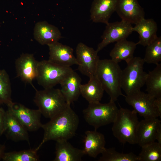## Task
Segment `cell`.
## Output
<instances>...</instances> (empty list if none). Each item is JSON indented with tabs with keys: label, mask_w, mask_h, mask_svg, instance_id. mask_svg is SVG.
Listing matches in <instances>:
<instances>
[{
	"label": "cell",
	"mask_w": 161,
	"mask_h": 161,
	"mask_svg": "<svg viewBox=\"0 0 161 161\" xmlns=\"http://www.w3.org/2000/svg\"><path fill=\"white\" fill-rule=\"evenodd\" d=\"M48 46L49 50L48 60L50 61L65 67L77 65L73 49L71 47L58 42Z\"/></svg>",
	"instance_id": "obj_14"
},
{
	"label": "cell",
	"mask_w": 161,
	"mask_h": 161,
	"mask_svg": "<svg viewBox=\"0 0 161 161\" xmlns=\"http://www.w3.org/2000/svg\"><path fill=\"white\" fill-rule=\"evenodd\" d=\"M144 63L143 58L134 57L122 70L121 87L126 95L141 90L145 84L147 73L143 70Z\"/></svg>",
	"instance_id": "obj_5"
},
{
	"label": "cell",
	"mask_w": 161,
	"mask_h": 161,
	"mask_svg": "<svg viewBox=\"0 0 161 161\" xmlns=\"http://www.w3.org/2000/svg\"><path fill=\"white\" fill-rule=\"evenodd\" d=\"M118 110L114 102L110 101L105 103L99 102L89 103L83 113L86 121L97 130L101 126L113 123Z\"/></svg>",
	"instance_id": "obj_6"
},
{
	"label": "cell",
	"mask_w": 161,
	"mask_h": 161,
	"mask_svg": "<svg viewBox=\"0 0 161 161\" xmlns=\"http://www.w3.org/2000/svg\"><path fill=\"white\" fill-rule=\"evenodd\" d=\"M36 148L19 151L5 152L1 160L3 161H38L39 159Z\"/></svg>",
	"instance_id": "obj_26"
},
{
	"label": "cell",
	"mask_w": 161,
	"mask_h": 161,
	"mask_svg": "<svg viewBox=\"0 0 161 161\" xmlns=\"http://www.w3.org/2000/svg\"><path fill=\"white\" fill-rule=\"evenodd\" d=\"M154 104L159 114V116L161 117V97L155 98Z\"/></svg>",
	"instance_id": "obj_32"
},
{
	"label": "cell",
	"mask_w": 161,
	"mask_h": 161,
	"mask_svg": "<svg viewBox=\"0 0 161 161\" xmlns=\"http://www.w3.org/2000/svg\"><path fill=\"white\" fill-rule=\"evenodd\" d=\"M161 125L157 118H144L139 121L137 131V144L142 147L155 141L156 134Z\"/></svg>",
	"instance_id": "obj_17"
},
{
	"label": "cell",
	"mask_w": 161,
	"mask_h": 161,
	"mask_svg": "<svg viewBox=\"0 0 161 161\" xmlns=\"http://www.w3.org/2000/svg\"><path fill=\"white\" fill-rule=\"evenodd\" d=\"M73 70L70 67L61 66L48 60L38 61L36 79L44 89L53 88L60 84Z\"/></svg>",
	"instance_id": "obj_7"
},
{
	"label": "cell",
	"mask_w": 161,
	"mask_h": 161,
	"mask_svg": "<svg viewBox=\"0 0 161 161\" xmlns=\"http://www.w3.org/2000/svg\"><path fill=\"white\" fill-rule=\"evenodd\" d=\"M4 133L7 137L13 141H26L30 144L28 131L8 108L6 111Z\"/></svg>",
	"instance_id": "obj_18"
},
{
	"label": "cell",
	"mask_w": 161,
	"mask_h": 161,
	"mask_svg": "<svg viewBox=\"0 0 161 161\" xmlns=\"http://www.w3.org/2000/svg\"><path fill=\"white\" fill-rule=\"evenodd\" d=\"M143 59L145 62L156 65L161 61V37H157L152 43L146 46Z\"/></svg>",
	"instance_id": "obj_30"
},
{
	"label": "cell",
	"mask_w": 161,
	"mask_h": 161,
	"mask_svg": "<svg viewBox=\"0 0 161 161\" xmlns=\"http://www.w3.org/2000/svg\"><path fill=\"white\" fill-rule=\"evenodd\" d=\"M34 35L39 44L47 45L58 42L61 37V33L57 27L45 21L36 24Z\"/></svg>",
	"instance_id": "obj_16"
},
{
	"label": "cell",
	"mask_w": 161,
	"mask_h": 161,
	"mask_svg": "<svg viewBox=\"0 0 161 161\" xmlns=\"http://www.w3.org/2000/svg\"><path fill=\"white\" fill-rule=\"evenodd\" d=\"M83 151L85 154L93 158L101 154L105 148L106 141L103 134L95 130L85 132Z\"/></svg>",
	"instance_id": "obj_22"
},
{
	"label": "cell",
	"mask_w": 161,
	"mask_h": 161,
	"mask_svg": "<svg viewBox=\"0 0 161 161\" xmlns=\"http://www.w3.org/2000/svg\"><path fill=\"white\" fill-rule=\"evenodd\" d=\"M89 78L87 83L81 85L80 95L89 103L99 102L103 97L104 89L95 75Z\"/></svg>",
	"instance_id": "obj_24"
},
{
	"label": "cell",
	"mask_w": 161,
	"mask_h": 161,
	"mask_svg": "<svg viewBox=\"0 0 161 161\" xmlns=\"http://www.w3.org/2000/svg\"><path fill=\"white\" fill-rule=\"evenodd\" d=\"M6 111L0 107V136L4 133L5 128Z\"/></svg>",
	"instance_id": "obj_31"
},
{
	"label": "cell",
	"mask_w": 161,
	"mask_h": 161,
	"mask_svg": "<svg viewBox=\"0 0 161 161\" xmlns=\"http://www.w3.org/2000/svg\"><path fill=\"white\" fill-rule=\"evenodd\" d=\"M101 154L99 161H139L138 156L133 153H120L113 148H105Z\"/></svg>",
	"instance_id": "obj_29"
},
{
	"label": "cell",
	"mask_w": 161,
	"mask_h": 161,
	"mask_svg": "<svg viewBox=\"0 0 161 161\" xmlns=\"http://www.w3.org/2000/svg\"><path fill=\"white\" fill-rule=\"evenodd\" d=\"M146 91L154 98L161 97V64L156 65L154 69L147 73L145 83Z\"/></svg>",
	"instance_id": "obj_25"
},
{
	"label": "cell",
	"mask_w": 161,
	"mask_h": 161,
	"mask_svg": "<svg viewBox=\"0 0 161 161\" xmlns=\"http://www.w3.org/2000/svg\"><path fill=\"white\" fill-rule=\"evenodd\" d=\"M38 62L32 54L23 53L15 62L17 76L23 81L30 84L35 89L32 81L37 76Z\"/></svg>",
	"instance_id": "obj_13"
},
{
	"label": "cell",
	"mask_w": 161,
	"mask_h": 161,
	"mask_svg": "<svg viewBox=\"0 0 161 161\" xmlns=\"http://www.w3.org/2000/svg\"><path fill=\"white\" fill-rule=\"evenodd\" d=\"M81 80L79 75L73 70L60 83V90L68 103L71 104L78 99Z\"/></svg>",
	"instance_id": "obj_19"
},
{
	"label": "cell",
	"mask_w": 161,
	"mask_h": 161,
	"mask_svg": "<svg viewBox=\"0 0 161 161\" xmlns=\"http://www.w3.org/2000/svg\"><path fill=\"white\" fill-rule=\"evenodd\" d=\"M75 51L78 69L89 78L95 75L100 60L96 50L80 42L77 45Z\"/></svg>",
	"instance_id": "obj_8"
},
{
	"label": "cell",
	"mask_w": 161,
	"mask_h": 161,
	"mask_svg": "<svg viewBox=\"0 0 161 161\" xmlns=\"http://www.w3.org/2000/svg\"><path fill=\"white\" fill-rule=\"evenodd\" d=\"M68 104L62 112L51 118L49 121L43 124L44 131L41 142L36 148L38 150L45 142L49 140H67L73 137L79 123L78 115Z\"/></svg>",
	"instance_id": "obj_1"
},
{
	"label": "cell",
	"mask_w": 161,
	"mask_h": 161,
	"mask_svg": "<svg viewBox=\"0 0 161 161\" xmlns=\"http://www.w3.org/2000/svg\"><path fill=\"white\" fill-rule=\"evenodd\" d=\"M5 145L0 144V160H1L3 155L5 152Z\"/></svg>",
	"instance_id": "obj_34"
},
{
	"label": "cell",
	"mask_w": 161,
	"mask_h": 161,
	"mask_svg": "<svg viewBox=\"0 0 161 161\" xmlns=\"http://www.w3.org/2000/svg\"><path fill=\"white\" fill-rule=\"evenodd\" d=\"M137 45V43L128 41L126 39L117 42L109 53L111 59L118 63L122 61L128 62L134 57Z\"/></svg>",
	"instance_id": "obj_23"
},
{
	"label": "cell",
	"mask_w": 161,
	"mask_h": 161,
	"mask_svg": "<svg viewBox=\"0 0 161 161\" xmlns=\"http://www.w3.org/2000/svg\"><path fill=\"white\" fill-rule=\"evenodd\" d=\"M141 151L138 157L139 161H160L161 145L153 142L142 147Z\"/></svg>",
	"instance_id": "obj_28"
},
{
	"label": "cell",
	"mask_w": 161,
	"mask_h": 161,
	"mask_svg": "<svg viewBox=\"0 0 161 161\" xmlns=\"http://www.w3.org/2000/svg\"><path fill=\"white\" fill-rule=\"evenodd\" d=\"M36 92L34 102L44 117L50 119L64 110L68 104L60 89H44Z\"/></svg>",
	"instance_id": "obj_4"
},
{
	"label": "cell",
	"mask_w": 161,
	"mask_h": 161,
	"mask_svg": "<svg viewBox=\"0 0 161 161\" xmlns=\"http://www.w3.org/2000/svg\"><path fill=\"white\" fill-rule=\"evenodd\" d=\"M118 64L111 59H100L95 75L109 95L110 101L114 102L120 96H125L122 92V70Z\"/></svg>",
	"instance_id": "obj_2"
},
{
	"label": "cell",
	"mask_w": 161,
	"mask_h": 161,
	"mask_svg": "<svg viewBox=\"0 0 161 161\" xmlns=\"http://www.w3.org/2000/svg\"><path fill=\"white\" fill-rule=\"evenodd\" d=\"M125 97L126 102L144 118L159 117L154 104L155 98L147 93L140 90Z\"/></svg>",
	"instance_id": "obj_9"
},
{
	"label": "cell",
	"mask_w": 161,
	"mask_h": 161,
	"mask_svg": "<svg viewBox=\"0 0 161 161\" xmlns=\"http://www.w3.org/2000/svg\"><path fill=\"white\" fill-rule=\"evenodd\" d=\"M11 92L9 76L4 69H0V104H5L7 107L13 104Z\"/></svg>",
	"instance_id": "obj_27"
},
{
	"label": "cell",
	"mask_w": 161,
	"mask_h": 161,
	"mask_svg": "<svg viewBox=\"0 0 161 161\" xmlns=\"http://www.w3.org/2000/svg\"><path fill=\"white\" fill-rule=\"evenodd\" d=\"M133 27V31L137 32L139 35V41L137 43L144 47L153 41L157 37V25L152 18L143 19Z\"/></svg>",
	"instance_id": "obj_20"
},
{
	"label": "cell",
	"mask_w": 161,
	"mask_h": 161,
	"mask_svg": "<svg viewBox=\"0 0 161 161\" xmlns=\"http://www.w3.org/2000/svg\"><path fill=\"white\" fill-rule=\"evenodd\" d=\"M117 0H94L90 10V18L95 23L107 24L115 11Z\"/></svg>",
	"instance_id": "obj_15"
},
{
	"label": "cell",
	"mask_w": 161,
	"mask_h": 161,
	"mask_svg": "<svg viewBox=\"0 0 161 161\" xmlns=\"http://www.w3.org/2000/svg\"><path fill=\"white\" fill-rule=\"evenodd\" d=\"M101 36L102 41L97 45L98 52L111 43L126 38L133 32L131 24L126 21L109 23Z\"/></svg>",
	"instance_id": "obj_10"
},
{
	"label": "cell",
	"mask_w": 161,
	"mask_h": 161,
	"mask_svg": "<svg viewBox=\"0 0 161 161\" xmlns=\"http://www.w3.org/2000/svg\"><path fill=\"white\" fill-rule=\"evenodd\" d=\"M7 107L28 131H35L42 128L41 114L38 109H30L14 102Z\"/></svg>",
	"instance_id": "obj_11"
},
{
	"label": "cell",
	"mask_w": 161,
	"mask_h": 161,
	"mask_svg": "<svg viewBox=\"0 0 161 161\" xmlns=\"http://www.w3.org/2000/svg\"><path fill=\"white\" fill-rule=\"evenodd\" d=\"M156 140L157 141V142L161 145V125L158 128L157 131L156 136Z\"/></svg>",
	"instance_id": "obj_33"
},
{
	"label": "cell",
	"mask_w": 161,
	"mask_h": 161,
	"mask_svg": "<svg viewBox=\"0 0 161 161\" xmlns=\"http://www.w3.org/2000/svg\"><path fill=\"white\" fill-rule=\"evenodd\" d=\"M137 113L120 107L113 122V135L121 143L137 144V131L139 121Z\"/></svg>",
	"instance_id": "obj_3"
},
{
	"label": "cell",
	"mask_w": 161,
	"mask_h": 161,
	"mask_svg": "<svg viewBox=\"0 0 161 161\" xmlns=\"http://www.w3.org/2000/svg\"><path fill=\"white\" fill-rule=\"evenodd\" d=\"M115 11L122 20L136 24L145 18L143 8L138 0H117Z\"/></svg>",
	"instance_id": "obj_12"
},
{
	"label": "cell",
	"mask_w": 161,
	"mask_h": 161,
	"mask_svg": "<svg viewBox=\"0 0 161 161\" xmlns=\"http://www.w3.org/2000/svg\"><path fill=\"white\" fill-rule=\"evenodd\" d=\"M56 141L55 157L54 161H80L85 155L83 149L74 147L67 140Z\"/></svg>",
	"instance_id": "obj_21"
}]
</instances>
